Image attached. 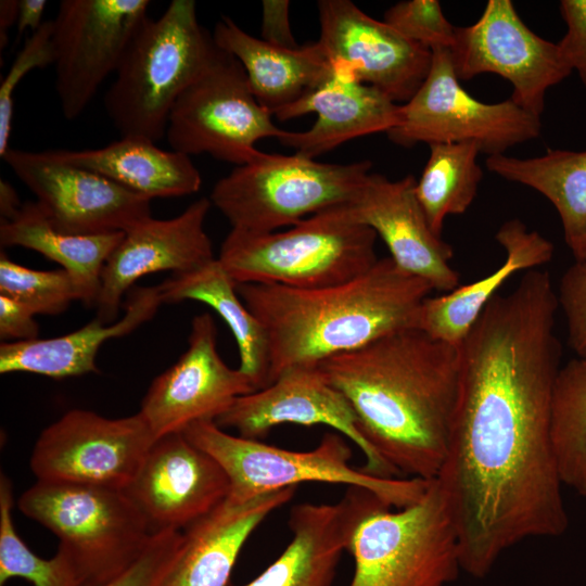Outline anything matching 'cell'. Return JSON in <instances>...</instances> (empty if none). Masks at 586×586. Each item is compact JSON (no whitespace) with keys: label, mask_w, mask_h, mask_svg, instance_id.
<instances>
[{"label":"cell","mask_w":586,"mask_h":586,"mask_svg":"<svg viewBox=\"0 0 586 586\" xmlns=\"http://www.w3.org/2000/svg\"><path fill=\"white\" fill-rule=\"evenodd\" d=\"M558 308L549 272L526 271L485 306L459 346L457 400L435 480L461 570L474 577L524 539L559 537L569 525L550 435Z\"/></svg>","instance_id":"1"},{"label":"cell","mask_w":586,"mask_h":586,"mask_svg":"<svg viewBox=\"0 0 586 586\" xmlns=\"http://www.w3.org/2000/svg\"><path fill=\"white\" fill-rule=\"evenodd\" d=\"M318 367L348 399L366 441L399 476H437L457 400L459 347L406 329Z\"/></svg>","instance_id":"2"},{"label":"cell","mask_w":586,"mask_h":586,"mask_svg":"<svg viewBox=\"0 0 586 586\" xmlns=\"http://www.w3.org/2000/svg\"><path fill=\"white\" fill-rule=\"evenodd\" d=\"M237 291L266 330L269 385L291 367L318 366L391 333L416 329L419 308L434 290L388 256L331 286L239 283Z\"/></svg>","instance_id":"3"},{"label":"cell","mask_w":586,"mask_h":586,"mask_svg":"<svg viewBox=\"0 0 586 586\" xmlns=\"http://www.w3.org/2000/svg\"><path fill=\"white\" fill-rule=\"evenodd\" d=\"M218 52L198 20L193 0H173L157 18L146 16L132 35L104 95L120 137L158 141L171 107Z\"/></svg>","instance_id":"4"},{"label":"cell","mask_w":586,"mask_h":586,"mask_svg":"<svg viewBox=\"0 0 586 586\" xmlns=\"http://www.w3.org/2000/svg\"><path fill=\"white\" fill-rule=\"evenodd\" d=\"M377 237L371 228L352 222L330 207L286 231L231 229L217 258L237 284L319 289L344 283L370 269L379 259Z\"/></svg>","instance_id":"5"},{"label":"cell","mask_w":586,"mask_h":586,"mask_svg":"<svg viewBox=\"0 0 586 586\" xmlns=\"http://www.w3.org/2000/svg\"><path fill=\"white\" fill-rule=\"evenodd\" d=\"M182 433L225 470L230 482L228 498L232 500H246L305 482H322L366 488L387 506L399 509L420 499L429 484L416 477H381L353 467L349 446L335 433H326L320 444L308 451L231 435L215 421L194 422Z\"/></svg>","instance_id":"6"},{"label":"cell","mask_w":586,"mask_h":586,"mask_svg":"<svg viewBox=\"0 0 586 586\" xmlns=\"http://www.w3.org/2000/svg\"><path fill=\"white\" fill-rule=\"evenodd\" d=\"M371 166L370 161L331 164L297 153L263 152L220 178L208 199L231 229L272 232L351 201Z\"/></svg>","instance_id":"7"},{"label":"cell","mask_w":586,"mask_h":586,"mask_svg":"<svg viewBox=\"0 0 586 586\" xmlns=\"http://www.w3.org/2000/svg\"><path fill=\"white\" fill-rule=\"evenodd\" d=\"M52 531L74 560L84 586L109 581L143 551L153 532L125 489L37 481L17 501Z\"/></svg>","instance_id":"8"},{"label":"cell","mask_w":586,"mask_h":586,"mask_svg":"<svg viewBox=\"0 0 586 586\" xmlns=\"http://www.w3.org/2000/svg\"><path fill=\"white\" fill-rule=\"evenodd\" d=\"M349 551V586H446L461 570L456 527L435 479L413 504L367 517Z\"/></svg>","instance_id":"9"},{"label":"cell","mask_w":586,"mask_h":586,"mask_svg":"<svg viewBox=\"0 0 586 586\" xmlns=\"http://www.w3.org/2000/svg\"><path fill=\"white\" fill-rule=\"evenodd\" d=\"M430 71L412 98L399 105L397 124L386 135L402 146L418 143L476 144L488 156L536 139L540 117L511 98L485 103L460 85L448 48L431 50Z\"/></svg>","instance_id":"10"},{"label":"cell","mask_w":586,"mask_h":586,"mask_svg":"<svg viewBox=\"0 0 586 586\" xmlns=\"http://www.w3.org/2000/svg\"><path fill=\"white\" fill-rule=\"evenodd\" d=\"M272 115L254 97L245 71L218 48L206 69L179 95L169 113L166 138L176 152L206 153L235 166L258 158L260 139H280Z\"/></svg>","instance_id":"11"},{"label":"cell","mask_w":586,"mask_h":586,"mask_svg":"<svg viewBox=\"0 0 586 586\" xmlns=\"http://www.w3.org/2000/svg\"><path fill=\"white\" fill-rule=\"evenodd\" d=\"M155 441L141 412L109 419L73 409L41 432L30 469L37 481L127 489Z\"/></svg>","instance_id":"12"},{"label":"cell","mask_w":586,"mask_h":586,"mask_svg":"<svg viewBox=\"0 0 586 586\" xmlns=\"http://www.w3.org/2000/svg\"><path fill=\"white\" fill-rule=\"evenodd\" d=\"M448 50L459 80L499 75L512 85L511 99L539 117L548 89L572 72L558 43L532 31L511 0H488L474 24L456 27Z\"/></svg>","instance_id":"13"},{"label":"cell","mask_w":586,"mask_h":586,"mask_svg":"<svg viewBox=\"0 0 586 586\" xmlns=\"http://www.w3.org/2000/svg\"><path fill=\"white\" fill-rule=\"evenodd\" d=\"M148 0H62L53 18L55 89L63 116L77 118L148 16Z\"/></svg>","instance_id":"14"},{"label":"cell","mask_w":586,"mask_h":586,"mask_svg":"<svg viewBox=\"0 0 586 586\" xmlns=\"http://www.w3.org/2000/svg\"><path fill=\"white\" fill-rule=\"evenodd\" d=\"M2 160L35 194L50 224L62 232H126L152 217L151 200L100 174L61 161L51 150L10 148Z\"/></svg>","instance_id":"15"},{"label":"cell","mask_w":586,"mask_h":586,"mask_svg":"<svg viewBox=\"0 0 586 586\" xmlns=\"http://www.w3.org/2000/svg\"><path fill=\"white\" fill-rule=\"evenodd\" d=\"M317 41L333 72L372 86L393 102H408L431 66L430 49L408 40L348 0L317 3Z\"/></svg>","instance_id":"16"},{"label":"cell","mask_w":586,"mask_h":586,"mask_svg":"<svg viewBox=\"0 0 586 586\" xmlns=\"http://www.w3.org/2000/svg\"><path fill=\"white\" fill-rule=\"evenodd\" d=\"M254 391L252 380L219 356L215 321L203 313L192 319L187 349L152 381L139 412L157 440L194 422L216 421Z\"/></svg>","instance_id":"17"},{"label":"cell","mask_w":586,"mask_h":586,"mask_svg":"<svg viewBox=\"0 0 586 586\" xmlns=\"http://www.w3.org/2000/svg\"><path fill=\"white\" fill-rule=\"evenodd\" d=\"M240 436L258 440L280 424L328 425L347 436L366 457L365 472L381 477H404L388 466L364 437L357 416L344 394L318 366H294L272 383L238 397L216 421Z\"/></svg>","instance_id":"18"},{"label":"cell","mask_w":586,"mask_h":586,"mask_svg":"<svg viewBox=\"0 0 586 586\" xmlns=\"http://www.w3.org/2000/svg\"><path fill=\"white\" fill-rule=\"evenodd\" d=\"M416 182L411 175L390 180L370 173L351 201L333 207L345 219L371 228L399 267L447 293L460 285V275L450 265L454 251L432 231Z\"/></svg>","instance_id":"19"},{"label":"cell","mask_w":586,"mask_h":586,"mask_svg":"<svg viewBox=\"0 0 586 586\" xmlns=\"http://www.w3.org/2000/svg\"><path fill=\"white\" fill-rule=\"evenodd\" d=\"M152 532L186 528L225 501L228 475L182 432L155 441L139 472L125 489Z\"/></svg>","instance_id":"20"},{"label":"cell","mask_w":586,"mask_h":586,"mask_svg":"<svg viewBox=\"0 0 586 586\" xmlns=\"http://www.w3.org/2000/svg\"><path fill=\"white\" fill-rule=\"evenodd\" d=\"M211 206L208 198H201L174 218L150 217L128 229L103 267L95 318L116 321L123 296L141 277L180 273L214 259L204 228Z\"/></svg>","instance_id":"21"},{"label":"cell","mask_w":586,"mask_h":586,"mask_svg":"<svg viewBox=\"0 0 586 586\" xmlns=\"http://www.w3.org/2000/svg\"><path fill=\"white\" fill-rule=\"evenodd\" d=\"M383 507L390 506L357 486H349L335 504L294 506L289 519L293 533L290 544L243 586H331L342 552L349 550L358 526Z\"/></svg>","instance_id":"22"},{"label":"cell","mask_w":586,"mask_h":586,"mask_svg":"<svg viewBox=\"0 0 586 586\" xmlns=\"http://www.w3.org/2000/svg\"><path fill=\"white\" fill-rule=\"evenodd\" d=\"M307 113L317 119L305 131H285L280 143L309 158L340 144L380 131L398 122L399 105L377 88L333 74L320 86L275 116L286 120Z\"/></svg>","instance_id":"23"},{"label":"cell","mask_w":586,"mask_h":586,"mask_svg":"<svg viewBox=\"0 0 586 586\" xmlns=\"http://www.w3.org/2000/svg\"><path fill=\"white\" fill-rule=\"evenodd\" d=\"M296 487L238 501L227 498L184 528L180 555L162 586H228L245 542Z\"/></svg>","instance_id":"24"},{"label":"cell","mask_w":586,"mask_h":586,"mask_svg":"<svg viewBox=\"0 0 586 586\" xmlns=\"http://www.w3.org/2000/svg\"><path fill=\"white\" fill-rule=\"evenodd\" d=\"M496 241L505 250L504 263L492 273L474 282L458 285L440 296L426 297L418 313L416 329L434 340L459 347L472 326L514 273L532 270L551 260L552 243L519 219L505 221Z\"/></svg>","instance_id":"25"},{"label":"cell","mask_w":586,"mask_h":586,"mask_svg":"<svg viewBox=\"0 0 586 586\" xmlns=\"http://www.w3.org/2000/svg\"><path fill=\"white\" fill-rule=\"evenodd\" d=\"M212 36L219 49L241 63L254 97L272 116L333 74L318 42L296 49L277 47L245 33L227 16L216 23Z\"/></svg>","instance_id":"26"},{"label":"cell","mask_w":586,"mask_h":586,"mask_svg":"<svg viewBox=\"0 0 586 586\" xmlns=\"http://www.w3.org/2000/svg\"><path fill=\"white\" fill-rule=\"evenodd\" d=\"M158 286H133L124 316L112 323L94 318L80 329L55 337L0 345V373L29 372L53 379L98 372L95 356L104 342L122 337L151 320L161 306Z\"/></svg>","instance_id":"27"},{"label":"cell","mask_w":586,"mask_h":586,"mask_svg":"<svg viewBox=\"0 0 586 586\" xmlns=\"http://www.w3.org/2000/svg\"><path fill=\"white\" fill-rule=\"evenodd\" d=\"M51 152L63 162L100 174L149 200L190 195L202 184L190 156L160 149L143 138L120 137L99 149Z\"/></svg>","instance_id":"28"},{"label":"cell","mask_w":586,"mask_h":586,"mask_svg":"<svg viewBox=\"0 0 586 586\" xmlns=\"http://www.w3.org/2000/svg\"><path fill=\"white\" fill-rule=\"evenodd\" d=\"M162 303L196 301L212 307L235 339L240 366L256 390L267 385L269 344L265 328L246 307L217 257L191 270L173 273L157 284Z\"/></svg>","instance_id":"29"},{"label":"cell","mask_w":586,"mask_h":586,"mask_svg":"<svg viewBox=\"0 0 586 586\" xmlns=\"http://www.w3.org/2000/svg\"><path fill=\"white\" fill-rule=\"evenodd\" d=\"M125 232L71 234L56 230L36 202L23 203L10 220L0 222L2 247L22 246L62 266L72 278L79 301L95 306L103 267Z\"/></svg>","instance_id":"30"},{"label":"cell","mask_w":586,"mask_h":586,"mask_svg":"<svg viewBox=\"0 0 586 586\" xmlns=\"http://www.w3.org/2000/svg\"><path fill=\"white\" fill-rule=\"evenodd\" d=\"M497 176L534 189L557 209L568 245L586 237V151L548 150L536 157L488 156Z\"/></svg>","instance_id":"31"},{"label":"cell","mask_w":586,"mask_h":586,"mask_svg":"<svg viewBox=\"0 0 586 586\" xmlns=\"http://www.w3.org/2000/svg\"><path fill=\"white\" fill-rule=\"evenodd\" d=\"M421 177L417 200L432 231L442 237L449 215L463 214L474 201L483 170L477 164L480 148L467 143H433Z\"/></svg>","instance_id":"32"},{"label":"cell","mask_w":586,"mask_h":586,"mask_svg":"<svg viewBox=\"0 0 586 586\" xmlns=\"http://www.w3.org/2000/svg\"><path fill=\"white\" fill-rule=\"evenodd\" d=\"M550 435L562 485L586 497V358H574L558 372Z\"/></svg>","instance_id":"33"},{"label":"cell","mask_w":586,"mask_h":586,"mask_svg":"<svg viewBox=\"0 0 586 586\" xmlns=\"http://www.w3.org/2000/svg\"><path fill=\"white\" fill-rule=\"evenodd\" d=\"M11 481L0 479V586L12 577H22L34 586H84L72 557L62 548L50 559L34 553L17 535L13 519Z\"/></svg>","instance_id":"34"},{"label":"cell","mask_w":586,"mask_h":586,"mask_svg":"<svg viewBox=\"0 0 586 586\" xmlns=\"http://www.w3.org/2000/svg\"><path fill=\"white\" fill-rule=\"evenodd\" d=\"M0 294L11 297L36 315H56L73 301H79L78 291L64 269L35 270L0 254Z\"/></svg>","instance_id":"35"},{"label":"cell","mask_w":586,"mask_h":586,"mask_svg":"<svg viewBox=\"0 0 586 586\" xmlns=\"http://www.w3.org/2000/svg\"><path fill=\"white\" fill-rule=\"evenodd\" d=\"M384 22L410 41L430 50L450 48L456 27L445 17L437 0H406L384 13Z\"/></svg>","instance_id":"36"},{"label":"cell","mask_w":586,"mask_h":586,"mask_svg":"<svg viewBox=\"0 0 586 586\" xmlns=\"http://www.w3.org/2000/svg\"><path fill=\"white\" fill-rule=\"evenodd\" d=\"M53 20L44 21L31 33L23 48L16 54L4 79L0 85V156L10 149L9 139L12 131L14 112V91L27 73L54 63L52 42Z\"/></svg>","instance_id":"37"},{"label":"cell","mask_w":586,"mask_h":586,"mask_svg":"<svg viewBox=\"0 0 586 586\" xmlns=\"http://www.w3.org/2000/svg\"><path fill=\"white\" fill-rule=\"evenodd\" d=\"M183 544L177 530L154 532L139 557L113 578L87 586H162L174 568Z\"/></svg>","instance_id":"38"},{"label":"cell","mask_w":586,"mask_h":586,"mask_svg":"<svg viewBox=\"0 0 586 586\" xmlns=\"http://www.w3.org/2000/svg\"><path fill=\"white\" fill-rule=\"evenodd\" d=\"M558 304L568 324V339L577 357L586 358V260H575L562 275Z\"/></svg>","instance_id":"39"},{"label":"cell","mask_w":586,"mask_h":586,"mask_svg":"<svg viewBox=\"0 0 586 586\" xmlns=\"http://www.w3.org/2000/svg\"><path fill=\"white\" fill-rule=\"evenodd\" d=\"M560 13L566 33L558 42L561 54L586 87V0H562Z\"/></svg>","instance_id":"40"},{"label":"cell","mask_w":586,"mask_h":586,"mask_svg":"<svg viewBox=\"0 0 586 586\" xmlns=\"http://www.w3.org/2000/svg\"><path fill=\"white\" fill-rule=\"evenodd\" d=\"M35 313L24 304L0 294V337L13 342L39 339Z\"/></svg>","instance_id":"41"},{"label":"cell","mask_w":586,"mask_h":586,"mask_svg":"<svg viewBox=\"0 0 586 586\" xmlns=\"http://www.w3.org/2000/svg\"><path fill=\"white\" fill-rule=\"evenodd\" d=\"M262 7V39L285 49L298 48L289 20L290 2L288 0H264Z\"/></svg>","instance_id":"42"},{"label":"cell","mask_w":586,"mask_h":586,"mask_svg":"<svg viewBox=\"0 0 586 586\" xmlns=\"http://www.w3.org/2000/svg\"><path fill=\"white\" fill-rule=\"evenodd\" d=\"M47 3L46 0H18V17L16 23L18 36L26 29L35 33L42 25V16Z\"/></svg>","instance_id":"43"},{"label":"cell","mask_w":586,"mask_h":586,"mask_svg":"<svg viewBox=\"0 0 586 586\" xmlns=\"http://www.w3.org/2000/svg\"><path fill=\"white\" fill-rule=\"evenodd\" d=\"M15 189L4 179H0V216L1 221L12 219L22 208Z\"/></svg>","instance_id":"44"},{"label":"cell","mask_w":586,"mask_h":586,"mask_svg":"<svg viewBox=\"0 0 586 586\" xmlns=\"http://www.w3.org/2000/svg\"><path fill=\"white\" fill-rule=\"evenodd\" d=\"M18 17V1L1 0L0 1V47L1 50L5 47L8 40L9 28L17 23Z\"/></svg>","instance_id":"45"},{"label":"cell","mask_w":586,"mask_h":586,"mask_svg":"<svg viewBox=\"0 0 586 586\" xmlns=\"http://www.w3.org/2000/svg\"><path fill=\"white\" fill-rule=\"evenodd\" d=\"M575 260H586V237L569 245Z\"/></svg>","instance_id":"46"}]
</instances>
